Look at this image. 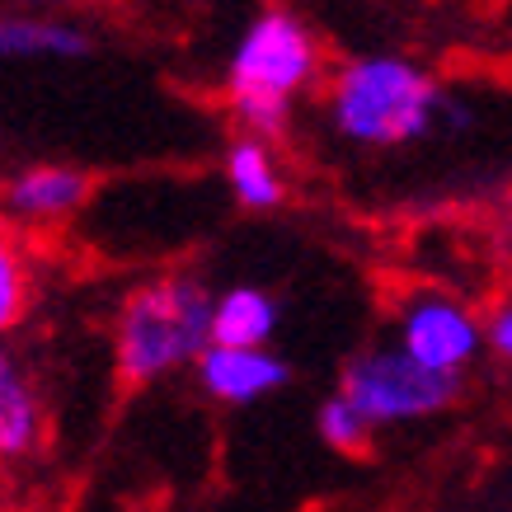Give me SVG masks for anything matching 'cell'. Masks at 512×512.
Masks as SVG:
<instances>
[{
    "label": "cell",
    "instance_id": "6",
    "mask_svg": "<svg viewBox=\"0 0 512 512\" xmlns=\"http://www.w3.org/2000/svg\"><path fill=\"white\" fill-rule=\"evenodd\" d=\"M287 362L273 348H221L212 343L198 357V381L202 390L221 404H254L268 400L273 390L287 386Z\"/></svg>",
    "mask_w": 512,
    "mask_h": 512
},
{
    "label": "cell",
    "instance_id": "10",
    "mask_svg": "<svg viewBox=\"0 0 512 512\" xmlns=\"http://www.w3.org/2000/svg\"><path fill=\"white\" fill-rule=\"evenodd\" d=\"M226 184H231L235 202L249 212H273L287 198V179L273 156V146L264 137H240L226 151Z\"/></svg>",
    "mask_w": 512,
    "mask_h": 512
},
{
    "label": "cell",
    "instance_id": "3",
    "mask_svg": "<svg viewBox=\"0 0 512 512\" xmlns=\"http://www.w3.org/2000/svg\"><path fill=\"white\" fill-rule=\"evenodd\" d=\"M212 301L217 296L188 273L137 287L113 329L118 376L127 386H151L179 367H198V357L212 348Z\"/></svg>",
    "mask_w": 512,
    "mask_h": 512
},
{
    "label": "cell",
    "instance_id": "1",
    "mask_svg": "<svg viewBox=\"0 0 512 512\" xmlns=\"http://www.w3.org/2000/svg\"><path fill=\"white\" fill-rule=\"evenodd\" d=\"M325 109L343 141L367 151H395L428 137L447 99L419 62H409L400 52H367L334 71Z\"/></svg>",
    "mask_w": 512,
    "mask_h": 512
},
{
    "label": "cell",
    "instance_id": "7",
    "mask_svg": "<svg viewBox=\"0 0 512 512\" xmlns=\"http://www.w3.org/2000/svg\"><path fill=\"white\" fill-rule=\"evenodd\" d=\"M47 433L43 400L33 390L29 372L0 339V466H24L38 456Z\"/></svg>",
    "mask_w": 512,
    "mask_h": 512
},
{
    "label": "cell",
    "instance_id": "8",
    "mask_svg": "<svg viewBox=\"0 0 512 512\" xmlns=\"http://www.w3.org/2000/svg\"><path fill=\"white\" fill-rule=\"evenodd\" d=\"M90 174L76 165H29L5 184V212L15 221H62L90 198Z\"/></svg>",
    "mask_w": 512,
    "mask_h": 512
},
{
    "label": "cell",
    "instance_id": "2",
    "mask_svg": "<svg viewBox=\"0 0 512 512\" xmlns=\"http://www.w3.org/2000/svg\"><path fill=\"white\" fill-rule=\"evenodd\" d=\"M315 76H320V43L306 19L282 5L249 19L226 62V99L245 123V137H278Z\"/></svg>",
    "mask_w": 512,
    "mask_h": 512
},
{
    "label": "cell",
    "instance_id": "15",
    "mask_svg": "<svg viewBox=\"0 0 512 512\" xmlns=\"http://www.w3.org/2000/svg\"><path fill=\"white\" fill-rule=\"evenodd\" d=\"M19 10H29V15H52L57 19V10H66V5H76V0H15Z\"/></svg>",
    "mask_w": 512,
    "mask_h": 512
},
{
    "label": "cell",
    "instance_id": "5",
    "mask_svg": "<svg viewBox=\"0 0 512 512\" xmlns=\"http://www.w3.org/2000/svg\"><path fill=\"white\" fill-rule=\"evenodd\" d=\"M395 348L428 372L461 381V372L489 348V334L466 301L447 292H414L404 296L395 315Z\"/></svg>",
    "mask_w": 512,
    "mask_h": 512
},
{
    "label": "cell",
    "instance_id": "9",
    "mask_svg": "<svg viewBox=\"0 0 512 512\" xmlns=\"http://www.w3.org/2000/svg\"><path fill=\"white\" fill-rule=\"evenodd\" d=\"M278 334V301L264 287H231L212 301V343L221 348H268Z\"/></svg>",
    "mask_w": 512,
    "mask_h": 512
},
{
    "label": "cell",
    "instance_id": "4",
    "mask_svg": "<svg viewBox=\"0 0 512 512\" xmlns=\"http://www.w3.org/2000/svg\"><path fill=\"white\" fill-rule=\"evenodd\" d=\"M339 395L372 428H395V423H419L451 409V400L461 395V381L428 372L414 357H404L395 343H381V348H362L357 357H348Z\"/></svg>",
    "mask_w": 512,
    "mask_h": 512
},
{
    "label": "cell",
    "instance_id": "12",
    "mask_svg": "<svg viewBox=\"0 0 512 512\" xmlns=\"http://www.w3.org/2000/svg\"><path fill=\"white\" fill-rule=\"evenodd\" d=\"M29 301H33L29 254L19 245V235L0 221V339L29 315Z\"/></svg>",
    "mask_w": 512,
    "mask_h": 512
},
{
    "label": "cell",
    "instance_id": "13",
    "mask_svg": "<svg viewBox=\"0 0 512 512\" xmlns=\"http://www.w3.org/2000/svg\"><path fill=\"white\" fill-rule=\"evenodd\" d=\"M315 428H320V442H325L329 451H343V456H362L367 451V442H372V423L357 414L353 404L343 400L339 390L329 395L325 404H320V414H315Z\"/></svg>",
    "mask_w": 512,
    "mask_h": 512
},
{
    "label": "cell",
    "instance_id": "11",
    "mask_svg": "<svg viewBox=\"0 0 512 512\" xmlns=\"http://www.w3.org/2000/svg\"><path fill=\"white\" fill-rule=\"evenodd\" d=\"M85 33L52 15H0V57H80Z\"/></svg>",
    "mask_w": 512,
    "mask_h": 512
},
{
    "label": "cell",
    "instance_id": "14",
    "mask_svg": "<svg viewBox=\"0 0 512 512\" xmlns=\"http://www.w3.org/2000/svg\"><path fill=\"white\" fill-rule=\"evenodd\" d=\"M484 334H489V348H494L503 362H512V306H498V311L484 320Z\"/></svg>",
    "mask_w": 512,
    "mask_h": 512
}]
</instances>
